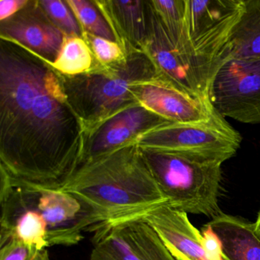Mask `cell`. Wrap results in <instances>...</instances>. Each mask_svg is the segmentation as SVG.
Returning a JSON list of instances; mask_svg holds the SVG:
<instances>
[{"mask_svg": "<svg viewBox=\"0 0 260 260\" xmlns=\"http://www.w3.org/2000/svg\"><path fill=\"white\" fill-rule=\"evenodd\" d=\"M86 131L61 75L22 45L0 42V168L60 189L83 162Z\"/></svg>", "mask_w": 260, "mask_h": 260, "instance_id": "cell-1", "label": "cell"}, {"mask_svg": "<svg viewBox=\"0 0 260 260\" xmlns=\"http://www.w3.org/2000/svg\"><path fill=\"white\" fill-rule=\"evenodd\" d=\"M60 189L81 202L95 226L141 218L167 203L134 140L83 161Z\"/></svg>", "mask_w": 260, "mask_h": 260, "instance_id": "cell-2", "label": "cell"}, {"mask_svg": "<svg viewBox=\"0 0 260 260\" xmlns=\"http://www.w3.org/2000/svg\"><path fill=\"white\" fill-rule=\"evenodd\" d=\"M159 76L162 74L148 54L134 50L116 63L103 65L95 60L90 71L61 77L70 104L84 124L87 135L114 114L138 103L133 92L137 83Z\"/></svg>", "mask_w": 260, "mask_h": 260, "instance_id": "cell-3", "label": "cell"}, {"mask_svg": "<svg viewBox=\"0 0 260 260\" xmlns=\"http://www.w3.org/2000/svg\"><path fill=\"white\" fill-rule=\"evenodd\" d=\"M140 149L169 206L212 218L221 213L222 162L180 152Z\"/></svg>", "mask_w": 260, "mask_h": 260, "instance_id": "cell-4", "label": "cell"}, {"mask_svg": "<svg viewBox=\"0 0 260 260\" xmlns=\"http://www.w3.org/2000/svg\"><path fill=\"white\" fill-rule=\"evenodd\" d=\"M134 141L141 149L180 152L223 164L235 156L242 138L218 113L205 122L167 123L141 134Z\"/></svg>", "mask_w": 260, "mask_h": 260, "instance_id": "cell-5", "label": "cell"}, {"mask_svg": "<svg viewBox=\"0 0 260 260\" xmlns=\"http://www.w3.org/2000/svg\"><path fill=\"white\" fill-rule=\"evenodd\" d=\"M208 96L223 118L260 124V57L225 60L211 79Z\"/></svg>", "mask_w": 260, "mask_h": 260, "instance_id": "cell-6", "label": "cell"}, {"mask_svg": "<svg viewBox=\"0 0 260 260\" xmlns=\"http://www.w3.org/2000/svg\"><path fill=\"white\" fill-rule=\"evenodd\" d=\"M243 0H187V33L193 51L215 74L223 63Z\"/></svg>", "mask_w": 260, "mask_h": 260, "instance_id": "cell-7", "label": "cell"}, {"mask_svg": "<svg viewBox=\"0 0 260 260\" xmlns=\"http://www.w3.org/2000/svg\"><path fill=\"white\" fill-rule=\"evenodd\" d=\"M91 232V260H176L141 217L100 223Z\"/></svg>", "mask_w": 260, "mask_h": 260, "instance_id": "cell-8", "label": "cell"}, {"mask_svg": "<svg viewBox=\"0 0 260 260\" xmlns=\"http://www.w3.org/2000/svg\"><path fill=\"white\" fill-rule=\"evenodd\" d=\"M147 3L148 36L144 51L161 74L173 84L191 95L209 100L211 75L173 46L150 3Z\"/></svg>", "mask_w": 260, "mask_h": 260, "instance_id": "cell-9", "label": "cell"}, {"mask_svg": "<svg viewBox=\"0 0 260 260\" xmlns=\"http://www.w3.org/2000/svg\"><path fill=\"white\" fill-rule=\"evenodd\" d=\"M133 92L138 103L171 122H205L218 114L210 100L185 92L162 75L139 82Z\"/></svg>", "mask_w": 260, "mask_h": 260, "instance_id": "cell-10", "label": "cell"}, {"mask_svg": "<svg viewBox=\"0 0 260 260\" xmlns=\"http://www.w3.org/2000/svg\"><path fill=\"white\" fill-rule=\"evenodd\" d=\"M0 37L22 45L51 63L60 53L65 35L50 20L39 1H29L17 14L1 22Z\"/></svg>", "mask_w": 260, "mask_h": 260, "instance_id": "cell-11", "label": "cell"}, {"mask_svg": "<svg viewBox=\"0 0 260 260\" xmlns=\"http://www.w3.org/2000/svg\"><path fill=\"white\" fill-rule=\"evenodd\" d=\"M171 122L136 103L114 114L86 135L83 161L109 153L157 126Z\"/></svg>", "mask_w": 260, "mask_h": 260, "instance_id": "cell-12", "label": "cell"}, {"mask_svg": "<svg viewBox=\"0 0 260 260\" xmlns=\"http://www.w3.org/2000/svg\"><path fill=\"white\" fill-rule=\"evenodd\" d=\"M141 218L154 230L175 259L215 260L207 252L202 233L190 222L187 213L164 204Z\"/></svg>", "mask_w": 260, "mask_h": 260, "instance_id": "cell-13", "label": "cell"}, {"mask_svg": "<svg viewBox=\"0 0 260 260\" xmlns=\"http://www.w3.org/2000/svg\"><path fill=\"white\" fill-rule=\"evenodd\" d=\"M124 52L145 49L148 36V3L142 0H95Z\"/></svg>", "mask_w": 260, "mask_h": 260, "instance_id": "cell-14", "label": "cell"}, {"mask_svg": "<svg viewBox=\"0 0 260 260\" xmlns=\"http://www.w3.org/2000/svg\"><path fill=\"white\" fill-rule=\"evenodd\" d=\"M207 226L221 243L223 260H260V239L254 223L221 212Z\"/></svg>", "mask_w": 260, "mask_h": 260, "instance_id": "cell-15", "label": "cell"}, {"mask_svg": "<svg viewBox=\"0 0 260 260\" xmlns=\"http://www.w3.org/2000/svg\"><path fill=\"white\" fill-rule=\"evenodd\" d=\"M258 57H260V0H243V11L231 33L223 61L228 59Z\"/></svg>", "mask_w": 260, "mask_h": 260, "instance_id": "cell-16", "label": "cell"}, {"mask_svg": "<svg viewBox=\"0 0 260 260\" xmlns=\"http://www.w3.org/2000/svg\"><path fill=\"white\" fill-rule=\"evenodd\" d=\"M150 7L165 29L173 46L203 68L212 78L214 74L196 55L187 33V0H151Z\"/></svg>", "mask_w": 260, "mask_h": 260, "instance_id": "cell-17", "label": "cell"}, {"mask_svg": "<svg viewBox=\"0 0 260 260\" xmlns=\"http://www.w3.org/2000/svg\"><path fill=\"white\" fill-rule=\"evenodd\" d=\"M94 63L92 50L83 37L65 36L58 56L50 64L61 75L74 77L90 71Z\"/></svg>", "mask_w": 260, "mask_h": 260, "instance_id": "cell-18", "label": "cell"}, {"mask_svg": "<svg viewBox=\"0 0 260 260\" xmlns=\"http://www.w3.org/2000/svg\"><path fill=\"white\" fill-rule=\"evenodd\" d=\"M83 33L116 42L115 36L94 1L66 0Z\"/></svg>", "mask_w": 260, "mask_h": 260, "instance_id": "cell-19", "label": "cell"}, {"mask_svg": "<svg viewBox=\"0 0 260 260\" xmlns=\"http://www.w3.org/2000/svg\"><path fill=\"white\" fill-rule=\"evenodd\" d=\"M39 4L50 20L65 36L83 37L81 27L66 1L40 0Z\"/></svg>", "mask_w": 260, "mask_h": 260, "instance_id": "cell-20", "label": "cell"}, {"mask_svg": "<svg viewBox=\"0 0 260 260\" xmlns=\"http://www.w3.org/2000/svg\"><path fill=\"white\" fill-rule=\"evenodd\" d=\"M83 38L90 47L95 60L100 64H112L125 57L126 52L117 42L88 33H83Z\"/></svg>", "mask_w": 260, "mask_h": 260, "instance_id": "cell-21", "label": "cell"}, {"mask_svg": "<svg viewBox=\"0 0 260 260\" xmlns=\"http://www.w3.org/2000/svg\"><path fill=\"white\" fill-rule=\"evenodd\" d=\"M0 260H50L48 249H39L19 240L0 244Z\"/></svg>", "mask_w": 260, "mask_h": 260, "instance_id": "cell-22", "label": "cell"}, {"mask_svg": "<svg viewBox=\"0 0 260 260\" xmlns=\"http://www.w3.org/2000/svg\"><path fill=\"white\" fill-rule=\"evenodd\" d=\"M203 244L207 252L215 260H223L221 243L215 233L209 228L205 226L202 230Z\"/></svg>", "mask_w": 260, "mask_h": 260, "instance_id": "cell-23", "label": "cell"}, {"mask_svg": "<svg viewBox=\"0 0 260 260\" xmlns=\"http://www.w3.org/2000/svg\"><path fill=\"white\" fill-rule=\"evenodd\" d=\"M29 0H1L0 1V21L7 20L25 8Z\"/></svg>", "mask_w": 260, "mask_h": 260, "instance_id": "cell-24", "label": "cell"}, {"mask_svg": "<svg viewBox=\"0 0 260 260\" xmlns=\"http://www.w3.org/2000/svg\"><path fill=\"white\" fill-rule=\"evenodd\" d=\"M254 228H255V234L260 239V210L258 211V215H257L256 220L254 223Z\"/></svg>", "mask_w": 260, "mask_h": 260, "instance_id": "cell-25", "label": "cell"}]
</instances>
